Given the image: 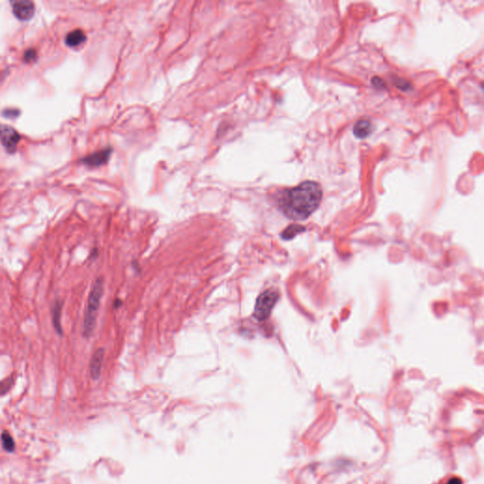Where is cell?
I'll return each instance as SVG.
<instances>
[{
  "label": "cell",
  "instance_id": "cell-1",
  "mask_svg": "<svg viewBox=\"0 0 484 484\" xmlns=\"http://www.w3.org/2000/svg\"><path fill=\"white\" fill-rule=\"evenodd\" d=\"M323 191L319 184L307 181L298 187L283 190L278 197V207L292 220H307L320 206Z\"/></svg>",
  "mask_w": 484,
  "mask_h": 484
},
{
  "label": "cell",
  "instance_id": "cell-2",
  "mask_svg": "<svg viewBox=\"0 0 484 484\" xmlns=\"http://www.w3.org/2000/svg\"><path fill=\"white\" fill-rule=\"evenodd\" d=\"M104 295V278L98 277L93 284L91 289L87 308L85 311L84 320V336L85 338H90L97 321V311L99 309L100 300Z\"/></svg>",
  "mask_w": 484,
  "mask_h": 484
},
{
  "label": "cell",
  "instance_id": "cell-3",
  "mask_svg": "<svg viewBox=\"0 0 484 484\" xmlns=\"http://www.w3.org/2000/svg\"><path fill=\"white\" fill-rule=\"evenodd\" d=\"M279 294L277 291H266L259 295L254 310L253 316L260 322L266 321L271 316V311L273 310L275 303H277Z\"/></svg>",
  "mask_w": 484,
  "mask_h": 484
},
{
  "label": "cell",
  "instance_id": "cell-4",
  "mask_svg": "<svg viewBox=\"0 0 484 484\" xmlns=\"http://www.w3.org/2000/svg\"><path fill=\"white\" fill-rule=\"evenodd\" d=\"M20 139L21 136L16 130L7 125L0 126V141L9 152L15 151Z\"/></svg>",
  "mask_w": 484,
  "mask_h": 484
},
{
  "label": "cell",
  "instance_id": "cell-5",
  "mask_svg": "<svg viewBox=\"0 0 484 484\" xmlns=\"http://www.w3.org/2000/svg\"><path fill=\"white\" fill-rule=\"evenodd\" d=\"M13 11L14 15L20 20L31 19L34 13V4L32 1H16L13 3Z\"/></svg>",
  "mask_w": 484,
  "mask_h": 484
},
{
  "label": "cell",
  "instance_id": "cell-6",
  "mask_svg": "<svg viewBox=\"0 0 484 484\" xmlns=\"http://www.w3.org/2000/svg\"><path fill=\"white\" fill-rule=\"evenodd\" d=\"M111 154H112V149L110 148L101 149L99 151L94 152L92 155L84 157L83 162L89 167H99L108 161Z\"/></svg>",
  "mask_w": 484,
  "mask_h": 484
},
{
  "label": "cell",
  "instance_id": "cell-7",
  "mask_svg": "<svg viewBox=\"0 0 484 484\" xmlns=\"http://www.w3.org/2000/svg\"><path fill=\"white\" fill-rule=\"evenodd\" d=\"M104 350L97 349L93 354L90 361V374L93 379H97L100 376L103 363H104Z\"/></svg>",
  "mask_w": 484,
  "mask_h": 484
},
{
  "label": "cell",
  "instance_id": "cell-8",
  "mask_svg": "<svg viewBox=\"0 0 484 484\" xmlns=\"http://www.w3.org/2000/svg\"><path fill=\"white\" fill-rule=\"evenodd\" d=\"M62 310H63V302L61 300H55L52 304V324L54 329L60 336L63 335V326H62Z\"/></svg>",
  "mask_w": 484,
  "mask_h": 484
},
{
  "label": "cell",
  "instance_id": "cell-9",
  "mask_svg": "<svg viewBox=\"0 0 484 484\" xmlns=\"http://www.w3.org/2000/svg\"><path fill=\"white\" fill-rule=\"evenodd\" d=\"M86 36L82 30H75L71 33H68L65 38V44L70 46V47H75L82 45L85 42Z\"/></svg>",
  "mask_w": 484,
  "mask_h": 484
},
{
  "label": "cell",
  "instance_id": "cell-10",
  "mask_svg": "<svg viewBox=\"0 0 484 484\" xmlns=\"http://www.w3.org/2000/svg\"><path fill=\"white\" fill-rule=\"evenodd\" d=\"M372 132V125L368 120H360L354 126V135L358 138H366Z\"/></svg>",
  "mask_w": 484,
  "mask_h": 484
},
{
  "label": "cell",
  "instance_id": "cell-11",
  "mask_svg": "<svg viewBox=\"0 0 484 484\" xmlns=\"http://www.w3.org/2000/svg\"><path fill=\"white\" fill-rule=\"evenodd\" d=\"M305 230V228L302 225H299V224H292V225H290L288 228H286L284 230V232L282 233L281 237L283 238V239H286V240H290V239H292L294 237H296L298 234L300 233L303 232Z\"/></svg>",
  "mask_w": 484,
  "mask_h": 484
},
{
  "label": "cell",
  "instance_id": "cell-12",
  "mask_svg": "<svg viewBox=\"0 0 484 484\" xmlns=\"http://www.w3.org/2000/svg\"><path fill=\"white\" fill-rule=\"evenodd\" d=\"M1 440H2L3 447L6 449L7 451L13 452L14 450V448H15L14 441H13V437L9 433H3L2 436H1Z\"/></svg>",
  "mask_w": 484,
  "mask_h": 484
},
{
  "label": "cell",
  "instance_id": "cell-13",
  "mask_svg": "<svg viewBox=\"0 0 484 484\" xmlns=\"http://www.w3.org/2000/svg\"><path fill=\"white\" fill-rule=\"evenodd\" d=\"M13 382H14V379H13V375L10 376L9 378L1 381L0 382V395L8 393L10 391V389L13 387Z\"/></svg>",
  "mask_w": 484,
  "mask_h": 484
},
{
  "label": "cell",
  "instance_id": "cell-14",
  "mask_svg": "<svg viewBox=\"0 0 484 484\" xmlns=\"http://www.w3.org/2000/svg\"><path fill=\"white\" fill-rule=\"evenodd\" d=\"M37 58V52L34 48H30L24 53V60L26 62H33Z\"/></svg>",
  "mask_w": 484,
  "mask_h": 484
},
{
  "label": "cell",
  "instance_id": "cell-15",
  "mask_svg": "<svg viewBox=\"0 0 484 484\" xmlns=\"http://www.w3.org/2000/svg\"><path fill=\"white\" fill-rule=\"evenodd\" d=\"M446 484H463L462 480L458 478H452L447 481Z\"/></svg>",
  "mask_w": 484,
  "mask_h": 484
}]
</instances>
